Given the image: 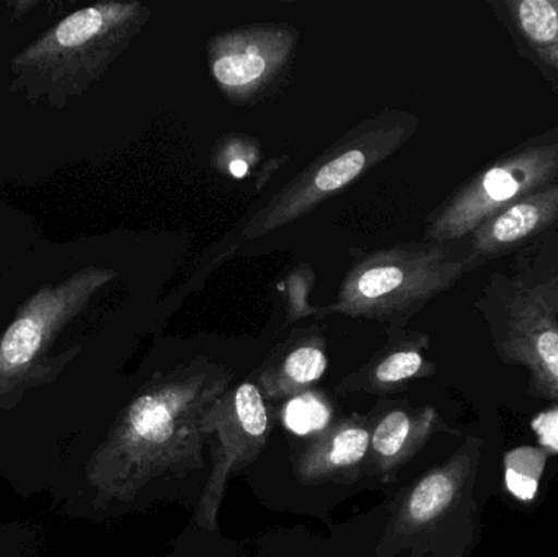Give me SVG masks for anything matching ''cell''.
Here are the masks:
<instances>
[{"instance_id":"obj_5","label":"cell","mask_w":558,"mask_h":557,"mask_svg":"<svg viewBox=\"0 0 558 557\" xmlns=\"http://www.w3.org/2000/svg\"><path fill=\"white\" fill-rule=\"evenodd\" d=\"M117 277L110 268L85 267L64 281L43 284L23 301L0 336V396L54 370L56 362H45V355L59 334Z\"/></svg>"},{"instance_id":"obj_4","label":"cell","mask_w":558,"mask_h":557,"mask_svg":"<svg viewBox=\"0 0 558 557\" xmlns=\"http://www.w3.org/2000/svg\"><path fill=\"white\" fill-rule=\"evenodd\" d=\"M418 123L415 114L402 110L380 111L361 121L275 193L242 234L258 239L314 211L396 154Z\"/></svg>"},{"instance_id":"obj_15","label":"cell","mask_w":558,"mask_h":557,"mask_svg":"<svg viewBox=\"0 0 558 557\" xmlns=\"http://www.w3.org/2000/svg\"><path fill=\"white\" fill-rule=\"evenodd\" d=\"M510 7L524 38L558 71V0H518Z\"/></svg>"},{"instance_id":"obj_13","label":"cell","mask_w":558,"mask_h":557,"mask_svg":"<svg viewBox=\"0 0 558 557\" xmlns=\"http://www.w3.org/2000/svg\"><path fill=\"white\" fill-rule=\"evenodd\" d=\"M438 415L433 409L418 412L415 417L403 411H392L377 425L371 437L373 450L380 461L396 464L415 453L435 431Z\"/></svg>"},{"instance_id":"obj_12","label":"cell","mask_w":558,"mask_h":557,"mask_svg":"<svg viewBox=\"0 0 558 557\" xmlns=\"http://www.w3.org/2000/svg\"><path fill=\"white\" fill-rule=\"evenodd\" d=\"M371 435L356 425H341L333 435L315 445L299 464L302 480H322L347 468L356 467L369 450Z\"/></svg>"},{"instance_id":"obj_14","label":"cell","mask_w":558,"mask_h":557,"mask_svg":"<svg viewBox=\"0 0 558 557\" xmlns=\"http://www.w3.org/2000/svg\"><path fill=\"white\" fill-rule=\"evenodd\" d=\"M389 346L386 353L377 356L373 368L369 370V378L376 385L392 386L409 382L416 376L432 375L435 366L426 362L420 352L426 346V337L420 334L405 332L400 327H389Z\"/></svg>"},{"instance_id":"obj_7","label":"cell","mask_w":558,"mask_h":557,"mask_svg":"<svg viewBox=\"0 0 558 557\" xmlns=\"http://www.w3.org/2000/svg\"><path fill=\"white\" fill-rule=\"evenodd\" d=\"M299 32L286 23H257L209 38L213 81L232 104L248 105L278 94L294 64Z\"/></svg>"},{"instance_id":"obj_10","label":"cell","mask_w":558,"mask_h":557,"mask_svg":"<svg viewBox=\"0 0 558 557\" xmlns=\"http://www.w3.org/2000/svg\"><path fill=\"white\" fill-rule=\"evenodd\" d=\"M557 219L558 183L530 193L478 226L472 232L469 265L474 268L488 258L513 251Z\"/></svg>"},{"instance_id":"obj_18","label":"cell","mask_w":558,"mask_h":557,"mask_svg":"<svg viewBox=\"0 0 558 557\" xmlns=\"http://www.w3.org/2000/svg\"><path fill=\"white\" fill-rule=\"evenodd\" d=\"M258 159L260 154H258L257 144L245 137H238L235 141H229L228 144H222L213 162H216L218 169L226 170L229 175L244 179Z\"/></svg>"},{"instance_id":"obj_9","label":"cell","mask_w":558,"mask_h":557,"mask_svg":"<svg viewBox=\"0 0 558 557\" xmlns=\"http://www.w3.org/2000/svg\"><path fill=\"white\" fill-rule=\"evenodd\" d=\"M209 431L215 467L199 500L196 523L213 532L229 477L251 464L267 445L270 419L260 389L252 383L229 389L209 415Z\"/></svg>"},{"instance_id":"obj_3","label":"cell","mask_w":558,"mask_h":557,"mask_svg":"<svg viewBox=\"0 0 558 557\" xmlns=\"http://www.w3.org/2000/svg\"><path fill=\"white\" fill-rule=\"evenodd\" d=\"M446 244L412 242L367 252L341 281L337 303L325 311L403 327L428 301L449 290L465 271Z\"/></svg>"},{"instance_id":"obj_2","label":"cell","mask_w":558,"mask_h":557,"mask_svg":"<svg viewBox=\"0 0 558 557\" xmlns=\"http://www.w3.org/2000/svg\"><path fill=\"white\" fill-rule=\"evenodd\" d=\"M153 16L141 2H100L62 19L10 61V90L64 108L100 81Z\"/></svg>"},{"instance_id":"obj_17","label":"cell","mask_w":558,"mask_h":557,"mask_svg":"<svg viewBox=\"0 0 558 557\" xmlns=\"http://www.w3.org/2000/svg\"><path fill=\"white\" fill-rule=\"evenodd\" d=\"M327 402L314 392L291 399L284 408V425L295 435H311L324 431L330 422Z\"/></svg>"},{"instance_id":"obj_1","label":"cell","mask_w":558,"mask_h":557,"mask_svg":"<svg viewBox=\"0 0 558 557\" xmlns=\"http://www.w3.org/2000/svg\"><path fill=\"white\" fill-rule=\"evenodd\" d=\"M231 379L226 366L206 359L154 376L88 461V483L108 499L130 502L153 481L205 467L209 415Z\"/></svg>"},{"instance_id":"obj_19","label":"cell","mask_w":558,"mask_h":557,"mask_svg":"<svg viewBox=\"0 0 558 557\" xmlns=\"http://www.w3.org/2000/svg\"><path fill=\"white\" fill-rule=\"evenodd\" d=\"M531 428L547 455H558V404L537 414L531 422Z\"/></svg>"},{"instance_id":"obj_8","label":"cell","mask_w":558,"mask_h":557,"mask_svg":"<svg viewBox=\"0 0 558 557\" xmlns=\"http://www.w3.org/2000/svg\"><path fill=\"white\" fill-rule=\"evenodd\" d=\"M495 346L505 363L526 370L531 396L558 404V277L511 294Z\"/></svg>"},{"instance_id":"obj_16","label":"cell","mask_w":558,"mask_h":557,"mask_svg":"<svg viewBox=\"0 0 558 557\" xmlns=\"http://www.w3.org/2000/svg\"><path fill=\"white\" fill-rule=\"evenodd\" d=\"M547 460L549 455L543 448L531 447V445L507 451L504 470L508 493L520 502H534L539 493L541 481L546 473Z\"/></svg>"},{"instance_id":"obj_11","label":"cell","mask_w":558,"mask_h":557,"mask_svg":"<svg viewBox=\"0 0 558 557\" xmlns=\"http://www.w3.org/2000/svg\"><path fill=\"white\" fill-rule=\"evenodd\" d=\"M284 347L281 360L262 376L265 388L268 386L271 391L288 395L314 385L324 376L328 360L325 355L324 339L318 332L308 330L298 340L291 337Z\"/></svg>"},{"instance_id":"obj_6","label":"cell","mask_w":558,"mask_h":557,"mask_svg":"<svg viewBox=\"0 0 558 557\" xmlns=\"http://www.w3.org/2000/svg\"><path fill=\"white\" fill-rule=\"evenodd\" d=\"M558 177V143L523 147L477 173L429 218L425 242L448 244Z\"/></svg>"}]
</instances>
